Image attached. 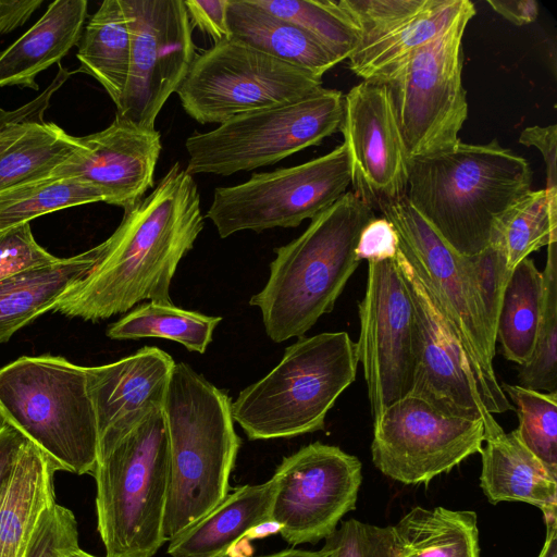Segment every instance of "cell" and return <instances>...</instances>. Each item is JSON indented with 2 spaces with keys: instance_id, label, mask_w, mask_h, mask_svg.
I'll use <instances>...</instances> for the list:
<instances>
[{
  "instance_id": "1",
  "label": "cell",
  "mask_w": 557,
  "mask_h": 557,
  "mask_svg": "<svg viewBox=\"0 0 557 557\" xmlns=\"http://www.w3.org/2000/svg\"><path fill=\"white\" fill-rule=\"evenodd\" d=\"M203 218L194 177L175 162L148 196L124 212L101 243L97 262L52 310L95 322L144 300L173 305V276L202 231Z\"/></svg>"
},
{
  "instance_id": "2",
  "label": "cell",
  "mask_w": 557,
  "mask_h": 557,
  "mask_svg": "<svg viewBox=\"0 0 557 557\" xmlns=\"http://www.w3.org/2000/svg\"><path fill=\"white\" fill-rule=\"evenodd\" d=\"M532 170L523 157L494 138L411 158L406 197L458 253L474 257L487 248L495 220L531 189Z\"/></svg>"
},
{
  "instance_id": "3",
  "label": "cell",
  "mask_w": 557,
  "mask_h": 557,
  "mask_svg": "<svg viewBox=\"0 0 557 557\" xmlns=\"http://www.w3.org/2000/svg\"><path fill=\"white\" fill-rule=\"evenodd\" d=\"M373 210L352 191L311 219L305 232L275 249L264 287L249 300L274 343L302 337L334 309L360 260L358 239Z\"/></svg>"
},
{
  "instance_id": "4",
  "label": "cell",
  "mask_w": 557,
  "mask_h": 557,
  "mask_svg": "<svg viewBox=\"0 0 557 557\" xmlns=\"http://www.w3.org/2000/svg\"><path fill=\"white\" fill-rule=\"evenodd\" d=\"M231 403L225 391L189 364H174L163 404L170 453L166 541L208 515L228 494L240 447Z\"/></svg>"
},
{
  "instance_id": "5",
  "label": "cell",
  "mask_w": 557,
  "mask_h": 557,
  "mask_svg": "<svg viewBox=\"0 0 557 557\" xmlns=\"http://www.w3.org/2000/svg\"><path fill=\"white\" fill-rule=\"evenodd\" d=\"M358 363L357 345L344 331L299 337L265 376L231 403L233 420L251 441L321 431L355 381Z\"/></svg>"
},
{
  "instance_id": "6",
  "label": "cell",
  "mask_w": 557,
  "mask_h": 557,
  "mask_svg": "<svg viewBox=\"0 0 557 557\" xmlns=\"http://www.w3.org/2000/svg\"><path fill=\"white\" fill-rule=\"evenodd\" d=\"M92 476L106 557H152L166 542L170 453L163 409L99 455Z\"/></svg>"
},
{
  "instance_id": "7",
  "label": "cell",
  "mask_w": 557,
  "mask_h": 557,
  "mask_svg": "<svg viewBox=\"0 0 557 557\" xmlns=\"http://www.w3.org/2000/svg\"><path fill=\"white\" fill-rule=\"evenodd\" d=\"M0 420L59 468L92 475L98 428L86 367L61 356H23L0 368Z\"/></svg>"
},
{
  "instance_id": "8",
  "label": "cell",
  "mask_w": 557,
  "mask_h": 557,
  "mask_svg": "<svg viewBox=\"0 0 557 557\" xmlns=\"http://www.w3.org/2000/svg\"><path fill=\"white\" fill-rule=\"evenodd\" d=\"M380 212L394 226L400 252L432 294L465 349L487 411L493 414L512 410L494 371L496 333L473 257L455 251L406 196Z\"/></svg>"
},
{
  "instance_id": "9",
  "label": "cell",
  "mask_w": 557,
  "mask_h": 557,
  "mask_svg": "<svg viewBox=\"0 0 557 557\" xmlns=\"http://www.w3.org/2000/svg\"><path fill=\"white\" fill-rule=\"evenodd\" d=\"M344 95L321 87L290 103L230 119L213 131L195 132L185 143L190 174L228 176L320 145L339 131Z\"/></svg>"
},
{
  "instance_id": "10",
  "label": "cell",
  "mask_w": 557,
  "mask_h": 557,
  "mask_svg": "<svg viewBox=\"0 0 557 557\" xmlns=\"http://www.w3.org/2000/svg\"><path fill=\"white\" fill-rule=\"evenodd\" d=\"M474 5L446 30L417 49L389 73L372 81L385 85L411 158L454 148L468 116L462 85V37Z\"/></svg>"
},
{
  "instance_id": "11",
  "label": "cell",
  "mask_w": 557,
  "mask_h": 557,
  "mask_svg": "<svg viewBox=\"0 0 557 557\" xmlns=\"http://www.w3.org/2000/svg\"><path fill=\"white\" fill-rule=\"evenodd\" d=\"M321 87L322 77L230 37L195 57L176 94L196 122L222 124L297 101Z\"/></svg>"
},
{
  "instance_id": "12",
  "label": "cell",
  "mask_w": 557,
  "mask_h": 557,
  "mask_svg": "<svg viewBox=\"0 0 557 557\" xmlns=\"http://www.w3.org/2000/svg\"><path fill=\"white\" fill-rule=\"evenodd\" d=\"M351 184L344 144L305 163L256 173L238 185L216 187L207 211L221 238L237 232L296 227L331 207Z\"/></svg>"
},
{
  "instance_id": "13",
  "label": "cell",
  "mask_w": 557,
  "mask_h": 557,
  "mask_svg": "<svg viewBox=\"0 0 557 557\" xmlns=\"http://www.w3.org/2000/svg\"><path fill=\"white\" fill-rule=\"evenodd\" d=\"M360 460L337 446L314 442L284 457L272 479L270 521L288 544H317L356 509Z\"/></svg>"
},
{
  "instance_id": "14",
  "label": "cell",
  "mask_w": 557,
  "mask_h": 557,
  "mask_svg": "<svg viewBox=\"0 0 557 557\" xmlns=\"http://www.w3.org/2000/svg\"><path fill=\"white\" fill-rule=\"evenodd\" d=\"M356 343L373 420L412 389L416 314L396 258L368 262Z\"/></svg>"
},
{
  "instance_id": "15",
  "label": "cell",
  "mask_w": 557,
  "mask_h": 557,
  "mask_svg": "<svg viewBox=\"0 0 557 557\" xmlns=\"http://www.w3.org/2000/svg\"><path fill=\"white\" fill-rule=\"evenodd\" d=\"M484 440L483 421L443 414L408 395L373 420L371 455L374 466L395 481L429 483L481 453Z\"/></svg>"
},
{
  "instance_id": "16",
  "label": "cell",
  "mask_w": 557,
  "mask_h": 557,
  "mask_svg": "<svg viewBox=\"0 0 557 557\" xmlns=\"http://www.w3.org/2000/svg\"><path fill=\"white\" fill-rule=\"evenodd\" d=\"M131 30V63L115 116L154 128L166 100L194 59L193 26L184 0H122Z\"/></svg>"
},
{
  "instance_id": "17",
  "label": "cell",
  "mask_w": 557,
  "mask_h": 557,
  "mask_svg": "<svg viewBox=\"0 0 557 557\" xmlns=\"http://www.w3.org/2000/svg\"><path fill=\"white\" fill-rule=\"evenodd\" d=\"M397 263L416 314L414 370L409 395L446 416L481 420L485 434L500 428L481 396L470 360L416 270L398 249Z\"/></svg>"
},
{
  "instance_id": "18",
  "label": "cell",
  "mask_w": 557,
  "mask_h": 557,
  "mask_svg": "<svg viewBox=\"0 0 557 557\" xmlns=\"http://www.w3.org/2000/svg\"><path fill=\"white\" fill-rule=\"evenodd\" d=\"M339 131L352 193L372 210L406 196L410 157L385 85L362 81L344 96Z\"/></svg>"
},
{
  "instance_id": "19",
  "label": "cell",
  "mask_w": 557,
  "mask_h": 557,
  "mask_svg": "<svg viewBox=\"0 0 557 557\" xmlns=\"http://www.w3.org/2000/svg\"><path fill=\"white\" fill-rule=\"evenodd\" d=\"M79 140L82 150L45 181L78 178L100 189L106 203L121 207L124 212L140 202L153 187L162 150L161 135L156 128L115 116L107 128Z\"/></svg>"
},
{
  "instance_id": "20",
  "label": "cell",
  "mask_w": 557,
  "mask_h": 557,
  "mask_svg": "<svg viewBox=\"0 0 557 557\" xmlns=\"http://www.w3.org/2000/svg\"><path fill=\"white\" fill-rule=\"evenodd\" d=\"M174 364L164 350L145 346L117 361L86 367L87 389L97 419L98 456L148 413L163 409Z\"/></svg>"
},
{
  "instance_id": "21",
  "label": "cell",
  "mask_w": 557,
  "mask_h": 557,
  "mask_svg": "<svg viewBox=\"0 0 557 557\" xmlns=\"http://www.w3.org/2000/svg\"><path fill=\"white\" fill-rule=\"evenodd\" d=\"M58 466L25 440L0 487V557H24L46 511L55 502Z\"/></svg>"
},
{
  "instance_id": "22",
  "label": "cell",
  "mask_w": 557,
  "mask_h": 557,
  "mask_svg": "<svg viewBox=\"0 0 557 557\" xmlns=\"http://www.w3.org/2000/svg\"><path fill=\"white\" fill-rule=\"evenodd\" d=\"M480 486L493 505L523 502L537 507L544 520L557 517V474L519 438L502 426L485 434Z\"/></svg>"
},
{
  "instance_id": "23",
  "label": "cell",
  "mask_w": 557,
  "mask_h": 557,
  "mask_svg": "<svg viewBox=\"0 0 557 557\" xmlns=\"http://www.w3.org/2000/svg\"><path fill=\"white\" fill-rule=\"evenodd\" d=\"M86 0H55L20 38L0 50V87L38 89L36 77L78 45L87 17Z\"/></svg>"
},
{
  "instance_id": "24",
  "label": "cell",
  "mask_w": 557,
  "mask_h": 557,
  "mask_svg": "<svg viewBox=\"0 0 557 557\" xmlns=\"http://www.w3.org/2000/svg\"><path fill=\"white\" fill-rule=\"evenodd\" d=\"M275 491L271 478L264 483L244 485L227 494L208 515L172 539V557H218L257 527L271 522Z\"/></svg>"
},
{
  "instance_id": "25",
  "label": "cell",
  "mask_w": 557,
  "mask_h": 557,
  "mask_svg": "<svg viewBox=\"0 0 557 557\" xmlns=\"http://www.w3.org/2000/svg\"><path fill=\"white\" fill-rule=\"evenodd\" d=\"M101 244L48 265L17 272L0 280V344L41 313L79 282L97 262Z\"/></svg>"
},
{
  "instance_id": "26",
  "label": "cell",
  "mask_w": 557,
  "mask_h": 557,
  "mask_svg": "<svg viewBox=\"0 0 557 557\" xmlns=\"http://www.w3.org/2000/svg\"><path fill=\"white\" fill-rule=\"evenodd\" d=\"M227 26L232 38L319 77L341 62L313 35L252 0H228Z\"/></svg>"
},
{
  "instance_id": "27",
  "label": "cell",
  "mask_w": 557,
  "mask_h": 557,
  "mask_svg": "<svg viewBox=\"0 0 557 557\" xmlns=\"http://www.w3.org/2000/svg\"><path fill=\"white\" fill-rule=\"evenodd\" d=\"M388 528V557H480L472 510L417 506Z\"/></svg>"
},
{
  "instance_id": "28",
  "label": "cell",
  "mask_w": 557,
  "mask_h": 557,
  "mask_svg": "<svg viewBox=\"0 0 557 557\" xmlns=\"http://www.w3.org/2000/svg\"><path fill=\"white\" fill-rule=\"evenodd\" d=\"M473 5L469 0H426L411 17L361 44L348 59L350 71L363 81H377L446 30Z\"/></svg>"
},
{
  "instance_id": "29",
  "label": "cell",
  "mask_w": 557,
  "mask_h": 557,
  "mask_svg": "<svg viewBox=\"0 0 557 557\" xmlns=\"http://www.w3.org/2000/svg\"><path fill=\"white\" fill-rule=\"evenodd\" d=\"M77 72L96 78L116 108L129 71L131 30L122 0H104L90 16L78 41Z\"/></svg>"
},
{
  "instance_id": "30",
  "label": "cell",
  "mask_w": 557,
  "mask_h": 557,
  "mask_svg": "<svg viewBox=\"0 0 557 557\" xmlns=\"http://www.w3.org/2000/svg\"><path fill=\"white\" fill-rule=\"evenodd\" d=\"M543 276L531 258L521 260L505 285L496 322L504 357L525 364L533 352L542 313Z\"/></svg>"
},
{
  "instance_id": "31",
  "label": "cell",
  "mask_w": 557,
  "mask_h": 557,
  "mask_svg": "<svg viewBox=\"0 0 557 557\" xmlns=\"http://www.w3.org/2000/svg\"><path fill=\"white\" fill-rule=\"evenodd\" d=\"M557 242V193L528 190L494 222L488 246L511 271L532 252Z\"/></svg>"
},
{
  "instance_id": "32",
  "label": "cell",
  "mask_w": 557,
  "mask_h": 557,
  "mask_svg": "<svg viewBox=\"0 0 557 557\" xmlns=\"http://www.w3.org/2000/svg\"><path fill=\"white\" fill-rule=\"evenodd\" d=\"M82 148L79 137L53 123L30 125L0 154V195L45 181Z\"/></svg>"
},
{
  "instance_id": "33",
  "label": "cell",
  "mask_w": 557,
  "mask_h": 557,
  "mask_svg": "<svg viewBox=\"0 0 557 557\" xmlns=\"http://www.w3.org/2000/svg\"><path fill=\"white\" fill-rule=\"evenodd\" d=\"M221 321L222 317L149 301L110 324L107 336L112 339L165 338L188 351L205 354Z\"/></svg>"
},
{
  "instance_id": "34",
  "label": "cell",
  "mask_w": 557,
  "mask_h": 557,
  "mask_svg": "<svg viewBox=\"0 0 557 557\" xmlns=\"http://www.w3.org/2000/svg\"><path fill=\"white\" fill-rule=\"evenodd\" d=\"M281 18L295 23L318 38L341 62L361 44V32L349 13L333 0H252Z\"/></svg>"
},
{
  "instance_id": "35",
  "label": "cell",
  "mask_w": 557,
  "mask_h": 557,
  "mask_svg": "<svg viewBox=\"0 0 557 557\" xmlns=\"http://www.w3.org/2000/svg\"><path fill=\"white\" fill-rule=\"evenodd\" d=\"M106 202L97 187L78 178L44 181L0 195V234L65 208Z\"/></svg>"
},
{
  "instance_id": "36",
  "label": "cell",
  "mask_w": 557,
  "mask_h": 557,
  "mask_svg": "<svg viewBox=\"0 0 557 557\" xmlns=\"http://www.w3.org/2000/svg\"><path fill=\"white\" fill-rule=\"evenodd\" d=\"M547 247L535 345L530 360L519 367L518 385L550 393L557 392V242Z\"/></svg>"
},
{
  "instance_id": "37",
  "label": "cell",
  "mask_w": 557,
  "mask_h": 557,
  "mask_svg": "<svg viewBox=\"0 0 557 557\" xmlns=\"http://www.w3.org/2000/svg\"><path fill=\"white\" fill-rule=\"evenodd\" d=\"M500 387L516 406L522 443L557 474V392H540L516 384Z\"/></svg>"
},
{
  "instance_id": "38",
  "label": "cell",
  "mask_w": 557,
  "mask_h": 557,
  "mask_svg": "<svg viewBox=\"0 0 557 557\" xmlns=\"http://www.w3.org/2000/svg\"><path fill=\"white\" fill-rule=\"evenodd\" d=\"M369 41L418 13L426 0H338ZM360 44V45H361Z\"/></svg>"
},
{
  "instance_id": "39",
  "label": "cell",
  "mask_w": 557,
  "mask_h": 557,
  "mask_svg": "<svg viewBox=\"0 0 557 557\" xmlns=\"http://www.w3.org/2000/svg\"><path fill=\"white\" fill-rule=\"evenodd\" d=\"M78 548L74 513L54 503L40 520L24 557H66Z\"/></svg>"
},
{
  "instance_id": "40",
  "label": "cell",
  "mask_w": 557,
  "mask_h": 557,
  "mask_svg": "<svg viewBox=\"0 0 557 557\" xmlns=\"http://www.w3.org/2000/svg\"><path fill=\"white\" fill-rule=\"evenodd\" d=\"M388 527L348 519L325 539L323 547L331 557H388Z\"/></svg>"
},
{
  "instance_id": "41",
  "label": "cell",
  "mask_w": 557,
  "mask_h": 557,
  "mask_svg": "<svg viewBox=\"0 0 557 557\" xmlns=\"http://www.w3.org/2000/svg\"><path fill=\"white\" fill-rule=\"evenodd\" d=\"M59 258L35 240L29 223L0 234V280L17 272L54 263Z\"/></svg>"
},
{
  "instance_id": "42",
  "label": "cell",
  "mask_w": 557,
  "mask_h": 557,
  "mask_svg": "<svg viewBox=\"0 0 557 557\" xmlns=\"http://www.w3.org/2000/svg\"><path fill=\"white\" fill-rule=\"evenodd\" d=\"M72 72L59 63V71L52 83L34 100L15 109L0 108V154L7 150L26 129L44 121V113L49 107L52 95L66 82Z\"/></svg>"
},
{
  "instance_id": "43",
  "label": "cell",
  "mask_w": 557,
  "mask_h": 557,
  "mask_svg": "<svg viewBox=\"0 0 557 557\" xmlns=\"http://www.w3.org/2000/svg\"><path fill=\"white\" fill-rule=\"evenodd\" d=\"M398 249V236L392 223L384 216H374L360 233L356 255L360 261H383L396 258Z\"/></svg>"
},
{
  "instance_id": "44",
  "label": "cell",
  "mask_w": 557,
  "mask_h": 557,
  "mask_svg": "<svg viewBox=\"0 0 557 557\" xmlns=\"http://www.w3.org/2000/svg\"><path fill=\"white\" fill-rule=\"evenodd\" d=\"M193 27L209 35L214 44L231 37L227 26L228 0H184Z\"/></svg>"
},
{
  "instance_id": "45",
  "label": "cell",
  "mask_w": 557,
  "mask_h": 557,
  "mask_svg": "<svg viewBox=\"0 0 557 557\" xmlns=\"http://www.w3.org/2000/svg\"><path fill=\"white\" fill-rule=\"evenodd\" d=\"M557 126H531L524 128L519 137V143L535 147L540 150L547 169L546 190L557 191V170H556V141Z\"/></svg>"
},
{
  "instance_id": "46",
  "label": "cell",
  "mask_w": 557,
  "mask_h": 557,
  "mask_svg": "<svg viewBox=\"0 0 557 557\" xmlns=\"http://www.w3.org/2000/svg\"><path fill=\"white\" fill-rule=\"evenodd\" d=\"M41 4V0H0V36L26 23Z\"/></svg>"
},
{
  "instance_id": "47",
  "label": "cell",
  "mask_w": 557,
  "mask_h": 557,
  "mask_svg": "<svg viewBox=\"0 0 557 557\" xmlns=\"http://www.w3.org/2000/svg\"><path fill=\"white\" fill-rule=\"evenodd\" d=\"M491 8L510 23L522 26L532 23L539 14L534 0H487Z\"/></svg>"
},
{
  "instance_id": "48",
  "label": "cell",
  "mask_w": 557,
  "mask_h": 557,
  "mask_svg": "<svg viewBox=\"0 0 557 557\" xmlns=\"http://www.w3.org/2000/svg\"><path fill=\"white\" fill-rule=\"evenodd\" d=\"M26 437L0 420V487Z\"/></svg>"
},
{
  "instance_id": "49",
  "label": "cell",
  "mask_w": 557,
  "mask_h": 557,
  "mask_svg": "<svg viewBox=\"0 0 557 557\" xmlns=\"http://www.w3.org/2000/svg\"><path fill=\"white\" fill-rule=\"evenodd\" d=\"M544 521L546 537L537 557H557V517Z\"/></svg>"
},
{
  "instance_id": "50",
  "label": "cell",
  "mask_w": 557,
  "mask_h": 557,
  "mask_svg": "<svg viewBox=\"0 0 557 557\" xmlns=\"http://www.w3.org/2000/svg\"><path fill=\"white\" fill-rule=\"evenodd\" d=\"M260 557H331L330 553L322 547L320 550H306L297 548H288L277 553H273Z\"/></svg>"
},
{
  "instance_id": "51",
  "label": "cell",
  "mask_w": 557,
  "mask_h": 557,
  "mask_svg": "<svg viewBox=\"0 0 557 557\" xmlns=\"http://www.w3.org/2000/svg\"><path fill=\"white\" fill-rule=\"evenodd\" d=\"M66 557H97V556L88 554V553L82 550L81 548H78V549L72 552L71 554H69Z\"/></svg>"
},
{
  "instance_id": "52",
  "label": "cell",
  "mask_w": 557,
  "mask_h": 557,
  "mask_svg": "<svg viewBox=\"0 0 557 557\" xmlns=\"http://www.w3.org/2000/svg\"><path fill=\"white\" fill-rule=\"evenodd\" d=\"M218 557H235L231 554V550H228L227 553L223 554V555H220Z\"/></svg>"
}]
</instances>
